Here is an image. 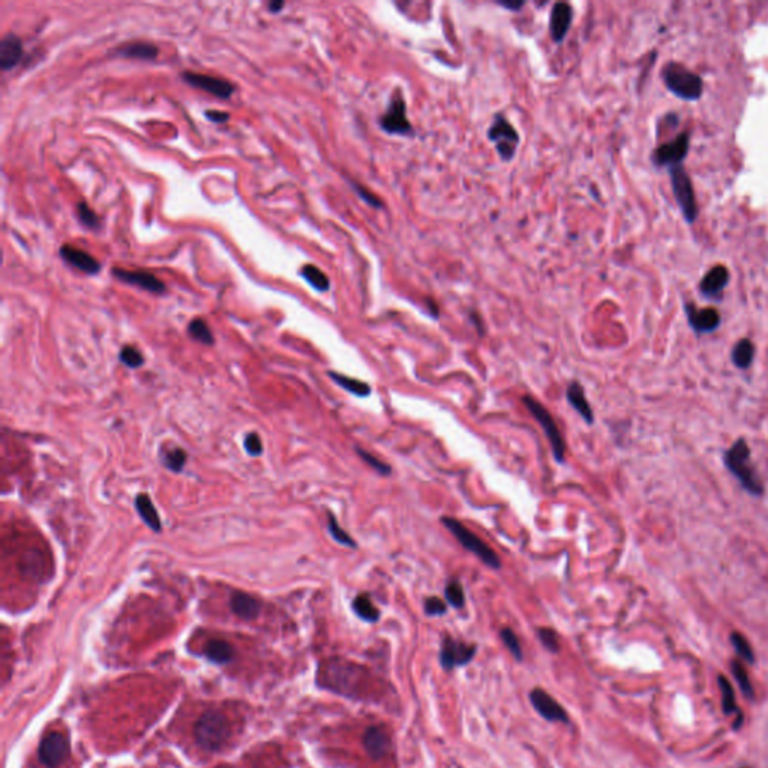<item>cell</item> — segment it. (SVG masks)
Returning a JSON list of instances; mask_svg holds the SVG:
<instances>
[{
    "label": "cell",
    "mask_w": 768,
    "mask_h": 768,
    "mask_svg": "<svg viewBox=\"0 0 768 768\" xmlns=\"http://www.w3.org/2000/svg\"><path fill=\"white\" fill-rule=\"evenodd\" d=\"M725 465L728 470L740 480V484L743 488L750 492L752 496H761L764 492V486L761 480L753 471L750 465V449L746 443V440L740 438L737 440L730 450L725 454Z\"/></svg>",
    "instance_id": "1"
},
{
    "label": "cell",
    "mask_w": 768,
    "mask_h": 768,
    "mask_svg": "<svg viewBox=\"0 0 768 768\" xmlns=\"http://www.w3.org/2000/svg\"><path fill=\"white\" fill-rule=\"evenodd\" d=\"M194 735L201 749L208 752L221 749L230 735L228 719L221 711L208 710L196 723Z\"/></svg>",
    "instance_id": "2"
},
{
    "label": "cell",
    "mask_w": 768,
    "mask_h": 768,
    "mask_svg": "<svg viewBox=\"0 0 768 768\" xmlns=\"http://www.w3.org/2000/svg\"><path fill=\"white\" fill-rule=\"evenodd\" d=\"M442 523L452 534H454V536L458 539V542L465 548V550L473 553L474 555H477L486 566H489L494 570H498L501 567V561H500L498 554L494 551L491 546H488L479 536H476L473 531H470L467 527H465L461 523V521H458L455 518L444 516V518H442Z\"/></svg>",
    "instance_id": "3"
},
{
    "label": "cell",
    "mask_w": 768,
    "mask_h": 768,
    "mask_svg": "<svg viewBox=\"0 0 768 768\" xmlns=\"http://www.w3.org/2000/svg\"><path fill=\"white\" fill-rule=\"evenodd\" d=\"M663 80L672 93L686 101L698 100L704 89L701 77L678 63H668L663 68Z\"/></svg>",
    "instance_id": "4"
},
{
    "label": "cell",
    "mask_w": 768,
    "mask_h": 768,
    "mask_svg": "<svg viewBox=\"0 0 768 768\" xmlns=\"http://www.w3.org/2000/svg\"><path fill=\"white\" fill-rule=\"evenodd\" d=\"M523 402L528 408L531 416L540 423L543 432L546 434V438L551 443L555 461L563 462L565 461V454H566V443H565V438H563V435H561V432L558 430V425L555 423L553 415L536 400V398L524 396Z\"/></svg>",
    "instance_id": "5"
},
{
    "label": "cell",
    "mask_w": 768,
    "mask_h": 768,
    "mask_svg": "<svg viewBox=\"0 0 768 768\" xmlns=\"http://www.w3.org/2000/svg\"><path fill=\"white\" fill-rule=\"evenodd\" d=\"M671 171V182L672 189H674V196L677 203L680 204V209L688 223H693L698 218V206L693 186L690 182V177L684 171L681 166L669 169Z\"/></svg>",
    "instance_id": "6"
},
{
    "label": "cell",
    "mask_w": 768,
    "mask_h": 768,
    "mask_svg": "<svg viewBox=\"0 0 768 768\" xmlns=\"http://www.w3.org/2000/svg\"><path fill=\"white\" fill-rule=\"evenodd\" d=\"M363 676L365 671L359 669V666L344 662L329 665L326 671L329 686L334 690L346 695H353L356 692V688L362 683Z\"/></svg>",
    "instance_id": "7"
},
{
    "label": "cell",
    "mask_w": 768,
    "mask_h": 768,
    "mask_svg": "<svg viewBox=\"0 0 768 768\" xmlns=\"http://www.w3.org/2000/svg\"><path fill=\"white\" fill-rule=\"evenodd\" d=\"M39 761L48 768H56L70 757V742L62 732L47 734L39 745Z\"/></svg>",
    "instance_id": "8"
},
{
    "label": "cell",
    "mask_w": 768,
    "mask_h": 768,
    "mask_svg": "<svg viewBox=\"0 0 768 768\" xmlns=\"http://www.w3.org/2000/svg\"><path fill=\"white\" fill-rule=\"evenodd\" d=\"M489 139L497 144L498 154L503 159H511L519 143V135L515 128L503 116H497L489 128Z\"/></svg>",
    "instance_id": "9"
},
{
    "label": "cell",
    "mask_w": 768,
    "mask_h": 768,
    "mask_svg": "<svg viewBox=\"0 0 768 768\" xmlns=\"http://www.w3.org/2000/svg\"><path fill=\"white\" fill-rule=\"evenodd\" d=\"M689 150V134H681L676 140L654 150L653 161L657 167H678Z\"/></svg>",
    "instance_id": "10"
},
{
    "label": "cell",
    "mask_w": 768,
    "mask_h": 768,
    "mask_svg": "<svg viewBox=\"0 0 768 768\" xmlns=\"http://www.w3.org/2000/svg\"><path fill=\"white\" fill-rule=\"evenodd\" d=\"M474 654L476 646H473V644H465L449 636L442 644L440 662L444 669L452 671L457 666L467 665L473 659Z\"/></svg>",
    "instance_id": "11"
},
{
    "label": "cell",
    "mask_w": 768,
    "mask_h": 768,
    "mask_svg": "<svg viewBox=\"0 0 768 768\" xmlns=\"http://www.w3.org/2000/svg\"><path fill=\"white\" fill-rule=\"evenodd\" d=\"M381 128L388 131L389 134H410L411 125L407 117V105L404 101V96L398 93L393 96L392 102L389 104L388 112L380 120Z\"/></svg>",
    "instance_id": "12"
},
{
    "label": "cell",
    "mask_w": 768,
    "mask_h": 768,
    "mask_svg": "<svg viewBox=\"0 0 768 768\" xmlns=\"http://www.w3.org/2000/svg\"><path fill=\"white\" fill-rule=\"evenodd\" d=\"M183 80L192 87H197L208 93H212L213 96H218V98H221V100L231 98V95L236 90V87L233 86L230 81H225L218 77H212V75H206V74L186 71L183 74Z\"/></svg>",
    "instance_id": "13"
},
{
    "label": "cell",
    "mask_w": 768,
    "mask_h": 768,
    "mask_svg": "<svg viewBox=\"0 0 768 768\" xmlns=\"http://www.w3.org/2000/svg\"><path fill=\"white\" fill-rule=\"evenodd\" d=\"M530 701L534 710H536L543 719L550 722H561V723L569 722L567 713L565 711V708L561 707L548 692L542 689L531 690Z\"/></svg>",
    "instance_id": "14"
},
{
    "label": "cell",
    "mask_w": 768,
    "mask_h": 768,
    "mask_svg": "<svg viewBox=\"0 0 768 768\" xmlns=\"http://www.w3.org/2000/svg\"><path fill=\"white\" fill-rule=\"evenodd\" d=\"M113 275L125 284L137 285L147 290L150 293H166V284L161 279L154 277L152 273H147L143 270H123V269H113Z\"/></svg>",
    "instance_id": "15"
},
{
    "label": "cell",
    "mask_w": 768,
    "mask_h": 768,
    "mask_svg": "<svg viewBox=\"0 0 768 768\" xmlns=\"http://www.w3.org/2000/svg\"><path fill=\"white\" fill-rule=\"evenodd\" d=\"M688 320L690 326L698 334H708L716 331L720 324V315L715 308H696L693 305H686Z\"/></svg>",
    "instance_id": "16"
},
{
    "label": "cell",
    "mask_w": 768,
    "mask_h": 768,
    "mask_svg": "<svg viewBox=\"0 0 768 768\" xmlns=\"http://www.w3.org/2000/svg\"><path fill=\"white\" fill-rule=\"evenodd\" d=\"M60 255L66 263H70L78 270L87 273V275H96V273L101 270V265L98 260H96L93 255H90L89 252L74 248V246L71 245H63L60 248Z\"/></svg>",
    "instance_id": "17"
},
{
    "label": "cell",
    "mask_w": 768,
    "mask_h": 768,
    "mask_svg": "<svg viewBox=\"0 0 768 768\" xmlns=\"http://www.w3.org/2000/svg\"><path fill=\"white\" fill-rule=\"evenodd\" d=\"M363 746L369 757L374 759H380L383 757H386L390 750V737L383 728L371 726V728H368L365 731Z\"/></svg>",
    "instance_id": "18"
},
{
    "label": "cell",
    "mask_w": 768,
    "mask_h": 768,
    "mask_svg": "<svg viewBox=\"0 0 768 768\" xmlns=\"http://www.w3.org/2000/svg\"><path fill=\"white\" fill-rule=\"evenodd\" d=\"M730 282V272L725 266H716L708 270L701 281V293L707 297H719Z\"/></svg>",
    "instance_id": "19"
},
{
    "label": "cell",
    "mask_w": 768,
    "mask_h": 768,
    "mask_svg": "<svg viewBox=\"0 0 768 768\" xmlns=\"http://www.w3.org/2000/svg\"><path fill=\"white\" fill-rule=\"evenodd\" d=\"M23 56L21 41L16 35H6L0 41V68L9 71L16 66Z\"/></svg>",
    "instance_id": "20"
},
{
    "label": "cell",
    "mask_w": 768,
    "mask_h": 768,
    "mask_svg": "<svg viewBox=\"0 0 768 768\" xmlns=\"http://www.w3.org/2000/svg\"><path fill=\"white\" fill-rule=\"evenodd\" d=\"M566 396H567V401L569 404L578 411V415L588 423L592 425L594 422V415H593V410L592 407H590L588 404V400L585 396V392H584V388L581 386V384L578 381H572L569 384L567 388V392H566Z\"/></svg>",
    "instance_id": "21"
},
{
    "label": "cell",
    "mask_w": 768,
    "mask_h": 768,
    "mask_svg": "<svg viewBox=\"0 0 768 768\" xmlns=\"http://www.w3.org/2000/svg\"><path fill=\"white\" fill-rule=\"evenodd\" d=\"M231 611L243 620H254L258 617L262 605L260 602L246 593H235L230 600Z\"/></svg>",
    "instance_id": "22"
},
{
    "label": "cell",
    "mask_w": 768,
    "mask_h": 768,
    "mask_svg": "<svg viewBox=\"0 0 768 768\" xmlns=\"http://www.w3.org/2000/svg\"><path fill=\"white\" fill-rule=\"evenodd\" d=\"M572 9L567 4H557L551 12V33L554 41H561L570 27Z\"/></svg>",
    "instance_id": "23"
},
{
    "label": "cell",
    "mask_w": 768,
    "mask_h": 768,
    "mask_svg": "<svg viewBox=\"0 0 768 768\" xmlns=\"http://www.w3.org/2000/svg\"><path fill=\"white\" fill-rule=\"evenodd\" d=\"M135 509L144 521V524L154 531H161V519L156 512V507L154 506L152 500L149 498L147 494H140L135 498Z\"/></svg>",
    "instance_id": "24"
},
{
    "label": "cell",
    "mask_w": 768,
    "mask_h": 768,
    "mask_svg": "<svg viewBox=\"0 0 768 768\" xmlns=\"http://www.w3.org/2000/svg\"><path fill=\"white\" fill-rule=\"evenodd\" d=\"M117 53L120 54V56L123 58H129V59H143V60H152L155 59L158 54H159V50L156 46L150 44V43H143V41H139V43H131V44H125L117 48Z\"/></svg>",
    "instance_id": "25"
},
{
    "label": "cell",
    "mask_w": 768,
    "mask_h": 768,
    "mask_svg": "<svg viewBox=\"0 0 768 768\" xmlns=\"http://www.w3.org/2000/svg\"><path fill=\"white\" fill-rule=\"evenodd\" d=\"M204 653L210 661L216 663H227L233 659V657H235V650H233V647L227 641H223V639L209 641L208 644H206Z\"/></svg>",
    "instance_id": "26"
},
{
    "label": "cell",
    "mask_w": 768,
    "mask_h": 768,
    "mask_svg": "<svg viewBox=\"0 0 768 768\" xmlns=\"http://www.w3.org/2000/svg\"><path fill=\"white\" fill-rule=\"evenodd\" d=\"M329 377H331L336 384H339L341 388H344L347 392H350V393H353L356 396L365 398V396H368L369 393H371V386H369L368 383L361 381L358 378H351V377L342 375V374H338V373H329Z\"/></svg>",
    "instance_id": "27"
},
{
    "label": "cell",
    "mask_w": 768,
    "mask_h": 768,
    "mask_svg": "<svg viewBox=\"0 0 768 768\" xmlns=\"http://www.w3.org/2000/svg\"><path fill=\"white\" fill-rule=\"evenodd\" d=\"M353 609L358 614L362 620L368 623H375L380 619V611L374 607V603L369 597V594L362 593L353 602Z\"/></svg>",
    "instance_id": "28"
},
{
    "label": "cell",
    "mask_w": 768,
    "mask_h": 768,
    "mask_svg": "<svg viewBox=\"0 0 768 768\" xmlns=\"http://www.w3.org/2000/svg\"><path fill=\"white\" fill-rule=\"evenodd\" d=\"M732 362L737 368H749L750 363L755 358V347H753L750 339H742L738 341L735 347L732 348Z\"/></svg>",
    "instance_id": "29"
},
{
    "label": "cell",
    "mask_w": 768,
    "mask_h": 768,
    "mask_svg": "<svg viewBox=\"0 0 768 768\" xmlns=\"http://www.w3.org/2000/svg\"><path fill=\"white\" fill-rule=\"evenodd\" d=\"M300 273H302V277H304L315 288V290H319V292H326L329 285H331V282H329L324 273L319 267H315L312 265H306L302 267Z\"/></svg>",
    "instance_id": "30"
},
{
    "label": "cell",
    "mask_w": 768,
    "mask_h": 768,
    "mask_svg": "<svg viewBox=\"0 0 768 768\" xmlns=\"http://www.w3.org/2000/svg\"><path fill=\"white\" fill-rule=\"evenodd\" d=\"M188 334L191 338H194L196 341L201 342V344H206V346L213 344V335L210 332V329L208 323L201 319H196L189 323Z\"/></svg>",
    "instance_id": "31"
},
{
    "label": "cell",
    "mask_w": 768,
    "mask_h": 768,
    "mask_svg": "<svg viewBox=\"0 0 768 768\" xmlns=\"http://www.w3.org/2000/svg\"><path fill=\"white\" fill-rule=\"evenodd\" d=\"M719 688H720V693H722L723 711L726 713V715H732V713L737 711V701H735L732 684L730 683L728 678L720 676L719 677Z\"/></svg>",
    "instance_id": "32"
},
{
    "label": "cell",
    "mask_w": 768,
    "mask_h": 768,
    "mask_svg": "<svg viewBox=\"0 0 768 768\" xmlns=\"http://www.w3.org/2000/svg\"><path fill=\"white\" fill-rule=\"evenodd\" d=\"M162 462L169 470L173 473H179L183 470L186 462V454L183 449L176 447L173 450H166V454L162 455Z\"/></svg>",
    "instance_id": "33"
},
{
    "label": "cell",
    "mask_w": 768,
    "mask_h": 768,
    "mask_svg": "<svg viewBox=\"0 0 768 768\" xmlns=\"http://www.w3.org/2000/svg\"><path fill=\"white\" fill-rule=\"evenodd\" d=\"M327 526H329V531H331V534H332V538H334L339 545H344V546H348V548H356V546H358V543H356V540H353V539L350 538V534H348L346 530H342V528L339 527L336 518H335L334 513H331V512H327Z\"/></svg>",
    "instance_id": "34"
},
{
    "label": "cell",
    "mask_w": 768,
    "mask_h": 768,
    "mask_svg": "<svg viewBox=\"0 0 768 768\" xmlns=\"http://www.w3.org/2000/svg\"><path fill=\"white\" fill-rule=\"evenodd\" d=\"M444 594H446V599L447 602L450 603L454 608H462L465 605V594H464V588L462 585L454 580V581H449V584L446 585V590H444Z\"/></svg>",
    "instance_id": "35"
},
{
    "label": "cell",
    "mask_w": 768,
    "mask_h": 768,
    "mask_svg": "<svg viewBox=\"0 0 768 768\" xmlns=\"http://www.w3.org/2000/svg\"><path fill=\"white\" fill-rule=\"evenodd\" d=\"M731 642H732L735 651L740 654V657H742L743 661H746L747 663H753V661H755V656H753V651H752V649L749 646V642L743 635H740L737 632L732 634L731 635Z\"/></svg>",
    "instance_id": "36"
},
{
    "label": "cell",
    "mask_w": 768,
    "mask_h": 768,
    "mask_svg": "<svg viewBox=\"0 0 768 768\" xmlns=\"http://www.w3.org/2000/svg\"><path fill=\"white\" fill-rule=\"evenodd\" d=\"M119 358H120V362L123 365H127L128 368H139L144 362L143 354L139 350H137L135 347H131V346L123 347L120 354H119Z\"/></svg>",
    "instance_id": "37"
},
{
    "label": "cell",
    "mask_w": 768,
    "mask_h": 768,
    "mask_svg": "<svg viewBox=\"0 0 768 768\" xmlns=\"http://www.w3.org/2000/svg\"><path fill=\"white\" fill-rule=\"evenodd\" d=\"M731 668H732L734 676H735V678H737V681H738V684H740V688H742L743 693H745L747 698H752V696H753V688H752V684H750V680H749L747 672H746V669H745V665H742L740 662H732Z\"/></svg>",
    "instance_id": "38"
},
{
    "label": "cell",
    "mask_w": 768,
    "mask_h": 768,
    "mask_svg": "<svg viewBox=\"0 0 768 768\" xmlns=\"http://www.w3.org/2000/svg\"><path fill=\"white\" fill-rule=\"evenodd\" d=\"M356 450H358V455L369 465V467L374 469L378 474H381V476H389V474H390L392 469L389 467L388 464H384L383 461H380L378 458H375L374 455H371V454H369V452L363 450V449H361V447H358Z\"/></svg>",
    "instance_id": "39"
},
{
    "label": "cell",
    "mask_w": 768,
    "mask_h": 768,
    "mask_svg": "<svg viewBox=\"0 0 768 768\" xmlns=\"http://www.w3.org/2000/svg\"><path fill=\"white\" fill-rule=\"evenodd\" d=\"M501 639L504 642V646L509 649V651L516 657L518 661L523 659V650H521V644H519V639L518 636L513 634V630L511 629H503L501 630Z\"/></svg>",
    "instance_id": "40"
},
{
    "label": "cell",
    "mask_w": 768,
    "mask_h": 768,
    "mask_svg": "<svg viewBox=\"0 0 768 768\" xmlns=\"http://www.w3.org/2000/svg\"><path fill=\"white\" fill-rule=\"evenodd\" d=\"M77 212H78L80 221L83 223L86 227H89V228H98L100 227L98 215H96L86 203H80L78 208H77Z\"/></svg>",
    "instance_id": "41"
},
{
    "label": "cell",
    "mask_w": 768,
    "mask_h": 768,
    "mask_svg": "<svg viewBox=\"0 0 768 768\" xmlns=\"http://www.w3.org/2000/svg\"><path fill=\"white\" fill-rule=\"evenodd\" d=\"M539 638L542 641V644L545 646L546 650H550L553 653H557L558 651V635L554 632L553 629H539Z\"/></svg>",
    "instance_id": "42"
},
{
    "label": "cell",
    "mask_w": 768,
    "mask_h": 768,
    "mask_svg": "<svg viewBox=\"0 0 768 768\" xmlns=\"http://www.w3.org/2000/svg\"><path fill=\"white\" fill-rule=\"evenodd\" d=\"M446 611H447V607H446V603L442 599L432 596V597H428L427 600H425V612H427L428 615H431V617L443 615V614H446Z\"/></svg>",
    "instance_id": "43"
},
{
    "label": "cell",
    "mask_w": 768,
    "mask_h": 768,
    "mask_svg": "<svg viewBox=\"0 0 768 768\" xmlns=\"http://www.w3.org/2000/svg\"><path fill=\"white\" fill-rule=\"evenodd\" d=\"M245 449L246 452H248L250 455L252 457H258L263 454V444H262V440H260V437L252 432V434H248L245 438Z\"/></svg>",
    "instance_id": "44"
},
{
    "label": "cell",
    "mask_w": 768,
    "mask_h": 768,
    "mask_svg": "<svg viewBox=\"0 0 768 768\" xmlns=\"http://www.w3.org/2000/svg\"><path fill=\"white\" fill-rule=\"evenodd\" d=\"M206 117H208L209 120L212 122H227L230 119V114L228 113H221V112H206Z\"/></svg>",
    "instance_id": "45"
},
{
    "label": "cell",
    "mask_w": 768,
    "mask_h": 768,
    "mask_svg": "<svg viewBox=\"0 0 768 768\" xmlns=\"http://www.w3.org/2000/svg\"><path fill=\"white\" fill-rule=\"evenodd\" d=\"M282 8H284V2H277V0H275V2L269 4V9L272 12H279Z\"/></svg>",
    "instance_id": "46"
}]
</instances>
